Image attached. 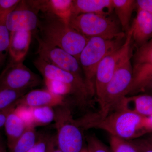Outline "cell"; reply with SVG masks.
<instances>
[{
    "instance_id": "cell-14",
    "label": "cell",
    "mask_w": 152,
    "mask_h": 152,
    "mask_svg": "<svg viewBox=\"0 0 152 152\" xmlns=\"http://www.w3.org/2000/svg\"><path fill=\"white\" fill-rule=\"evenodd\" d=\"M65 97L55 94L47 89L33 90L20 98L17 105L34 108L50 107L54 108L65 105Z\"/></svg>"
},
{
    "instance_id": "cell-3",
    "label": "cell",
    "mask_w": 152,
    "mask_h": 152,
    "mask_svg": "<svg viewBox=\"0 0 152 152\" xmlns=\"http://www.w3.org/2000/svg\"><path fill=\"white\" fill-rule=\"evenodd\" d=\"M131 47L124 54L117 66L105 93L99 104L100 116L104 117L113 111L120 101L126 96L132 80Z\"/></svg>"
},
{
    "instance_id": "cell-36",
    "label": "cell",
    "mask_w": 152,
    "mask_h": 152,
    "mask_svg": "<svg viewBox=\"0 0 152 152\" xmlns=\"http://www.w3.org/2000/svg\"><path fill=\"white\" fill-rule=\"evenodd\" d=\"M56 144V139H55L53 143V145H52L51 148L50 150V152H62L58 148H55V145Z\"/></svg>"
},
{
    "instance_id": "cell-21",
    "label": "cell",
    "mask_w": 152,
    "mask_h": 152,
    "mask_svg": "<svg viewBox=\"0 0 152 152\" xmlns=\"http://www.w3.org/2000/svg\"><path fill=\"white\" fill-rule=\"evenodd\" d=\"M38 137L35 127L27 128L8 152H27L34 145Z\"/></svg>"
},
{
    "instance_id": "cell-29",
    "label": "cell",
    "mask_w": 152,
    "mask_h": 152,
    "mask_svg": "<svg viewBox=\"0 0 152 152\" xmlns=\"http://www.w3.org/2000/svg\"><path fill=\"white\" fill-rule=\"evenodd\" d=\"M88 152H112L95 135L88 136L87 137Z\"/></svg>"
},
{
    "instance_id": "cell-6",
    "label": "cell",
    "mask_w": 152,
    "mask_h": 152,
    "mask_svg": "<svg viewBox=\"0 0 152 152\" xmlns=\"http://www.w3.org/2000/svg\"><path fill=\"white\" fill-rule=\"evenodd\" d=\"M57 148L62 152H80L84 148L82 129L65 105L54 108Z\"/></svg>"
},
{
    "instance_id": "cell-35",
    "label": "cell",
    "mask_w": 152,
    "mask_h": 152,
    "mask_svg": "<svg viewBox=\"0 0 152 152\" xmlns=\"http://www.w3.org/2000/svg\"><path fill=\"white\" fill-rule=\"evenodd\" d=\"M147 126L150 133L152 132V115L147 117Z\"/></svg>"
},
{
    "instance_id": "cell-25",
    "label": "cell",
    "mask_w": 152,
    "mask_h": 152,
    "mask_svg": "<svg viewBox=\"0 0 152 152\" xmlns=\"http://www.w3.org/2000/svg\"><path fill=\"white\" fill-rule=\"evenodd\" d=\"M46 89L58 96L65 97L66 95H73L72 87L70 85L54 80L44 78Z\"/></svg>"
},
{
    "instance_id": "cell-28",
    "label": "cell",
    "mask_w": 152,
    "mask_h": 152,
    "mask_svg": "<svg viewBox=\"0 0 152 152\" xmlns=\"http://www.w3.org/2000/svg\"><path fill=\"white\" fill-rule=\"evenodd\" d=\"M14 110L19 118L24 123L27 128L35 127L34 125L32 108L25 106L17 105Z\"/></svg>"
},
{
    "instance_id": "cell-13",
    "label": "cell",
    "mask_w": 152,
    "mask_h": 152,
    "mask_svg": "<svg viewBox=\"0 0 152 152\" xmlns=\"http://www.w3.org/2000/svg\"><path fill=\"white\" fill-rule=\"evenodd\" d=\"M28 3L39 13L56 17L69 24L73 15L72 0H35Z\"/></svg>"
},
{
    "instance_id": "cell-4",
    "label": "cell",
    "mask_w": 152,
    "mask_h": 152,
    "mask_svg": "<svg viewBox=\"0 0 152 152\" xmlns=\"http://www.w3.org/2000/svg\"><path fill=\"white\" fill-rule=\"evenodd\" d=\"M122 40L91 38L81 53L79 62L91 96L95 94V79L99 64L106 56L122 45L124 42H121Z\"/></svg>"
},
{
    "instance_id": "cell-39",
    "label": "cell",
    "mask_w": 152,
    "mask_h": 152,
    "mask_svg": "<svg viewBox=\"0 0 152 152\" xmlns=\"http://www.w3.org/2000/svg\"><path fill=\"white\" fill-rule=\"evenodd\" d=\"M80 152H88L86 148H84Z\"/></svg>"
},
{
    "instance_id": "cell-37",
    "label": "cell",
    "mask_w": 152,
    "mask_h": 152,
    "mask_svg": "<svg viewBox=\"0 0 152 152\" xmlns=\"http://www.w3.org/2000/svg\"><path fill=\"white\" fill-rule=\"evenodd\" d=\"M150 133H151V134H150L145 139L146 140L148 141V142L152 146V132Z\"/></svg>"
},
{
    "instance_id": "cell-24",
    "label": "cell",
    "mask_w": 152,
    "mask_h": 152,
    "mask_svg": "<svg viewBox=\"0 0 152 152\" xmlns=\"http://www.w3.org/2000/svg\"><path fill=\"white\" fill-rule=\"evenodd\" d=\"M34 125L37 126H45L50 124L55 120L54 109L50 107L32 108Z\"/></svg>"
},
{
    "instance_id": "cell-1",
    "label": "cell",
    "mask_w": 152,
    "mask_h": 152,
    "mask_svg": "<svg viewBox=\"0 0 152 152\" xmlns=\"http://www.w3.org/2000/svg\"><path fill=\"white\" fill-rule=\"evenodd\" d=\"M147 117L127 111L116 110L104 117L97 113L86 114L75 119L81 129H100L111 136L127 140H135L150 133L147 126Z\"/></svg>"
},
{
    "instance_id": "cell-16",
    "label": "cell",
    "mask_w": 152,
    "mask_h": 152,
    "mask_svg": "<svg viewBox=\"0 0 152 152\" xmlns=\"http://www.w3.org/2000/svg\"><path fill=\"white\" fill-rule=\"evenodd\" d=\"M116 110L133 112L142 116L149 117L152 115V96L143 94L126 96L120 101L114 111Z\"/></svg>"
},
{
    "instance_id": "cell-11",
    "label": "cell",
    "mask_w": 152,
    "mask_h": 152,
    "mask_svg": "<svg viewBox=\"0 0 152 152\" xmlns=\"http://www.w3.org/2000/svg\"><path fill=\"white\" fill-rule=\"evenodd\" d=\"M36 38L38 44L37 52L38 57L49 64L73 74L85 82L78 60L62 49L45 42L37 36Z\"/></svg>"
},
{
    "instance_id": "cell-5",
    "label": "cell",
    "mask_w": 152,
    "mask_h": 152,
    "mask_svg": "<svg viewBox=\"0 0 152 152\" xmlns=\"http://www.w3.org/2000/svg\"><path fill=\"white\" fill-rule=\"evenodd\" d=\"M69 24L88 39L99 37L114 39H123L125 37L118 23L108 15L80 14L72 17Z\"/></svg>"
},
{
    "instance_id": "cell-7",
    "label": "cell",
    "mask_w": 152,
    "mask_h": 152,
    "mask_svg": "<svg viewBox=\"0 0 152 152\" xmlns=\"http://www.w3.org/2000/svg\"><path fill=\"white\" fill-rule=\"evenodd\" d=\"M133 76L126 96L145 91L152 80V38L139 47L133 56Z\"/></svg>"
},
{
    "instance_id": "cell-2",
    "label": "cell",
    "mask_w": 152,
    "mask_h": 152,
    "mask_svg": "<svg viewBox=\"0 0 152 152\" xmlns=\"http://www.w3.org/2000/svg\"><path fill=\"white\" fill-rule=\"evenodd\" d=\"M38 29L45 42L62 49L78 60L89 39L73 28L69 24L56 17L43 14Z\"/></svg>"
},
{
    "instance_id": "cell-26",
    "label": "cell",
    "mask_w": 152,
    "mask_h": 152,
    "mask_svg": "<svg viewBox=\"0 0 152 152\" xmlns=\"http://www.w3.org/2000/svg\"><path fill=\"white\" fill-rule=\"evenodd\" d=\"M110 142L112 152H138L130 141L111 136Z\"/></svg>"
},
{
    "instance_id": "cell-20",
    "label": "cell",
    "mask_w": 152,
    "mask_h": 152,
    "mask_svg": "<svg viewBox=\"0 0 152 152\" xmlns=\"http://www.w3.org/2000/svg\"><path fill=\"white\" fill-rule=\"evenodd\" d=\"M114 10L116 14L122 30L127 33L129 30L132 14L136 7L134 0H113Z\"/></svg>"
},
{
    "instance_id": "cell-32",
    "label": "cell",
    "mask_w": 152,
    "mask_h": 152,
    "mask_svg": "<svg viewBox=\"0 0 152 152\" xmlns=\"http://www.w3.org/2000/svg\"><path fill=\"white\" fill-rule=\"evenodd\" d=\"M136 7L152 14V0L136 1Z\"/></svg>"
},
{
    "instance_id": "cell-23",
    "label": "cell",
    "mask_w": 152,
    "mask_h": 152,
    "mask_svg": "<svg viewBox=\"0 0 152 152\" xmlns=\"http://www.w3.org/2000/svg\"><path fill=\"white\" fill-rule=\"evenodd\" d=\"M8 14L0 15V68L4 64L9 53L10 32L6 24V17Z\"/></svg>"
},
{
    "instance_id": "cell-38",
    "label": "cell",
    "mask_w": 152,
    "mask_h": 152,
    "mask_svg": "<svg viewBox=\"0 0 152 152\" xmlns=\"http://www.w3.org/2000/svg\"><path fill=\"white\" fill-rule=\"evenodd\" d=\"M147 90H148V91H151L152 92V80L150 82L149 84L148 85L145 91H146Z\"/></svg>"
},
{
    "instance_id": "cell-30",
    "label": "cell",
    "mask_w": 152,
    "mask_h": 152,
    "mask_svg": "<svg viewBox=\"0 0 152 152\" xmlns=\"http://www.w3.org/2000/svg\"><path fill=\"white\" fill-rule=\"evenodd\" d=\"M20 1V0H0V15L10 12Z\"/></svg>"
},
{
    "instance_id": "cell-19",
    "label": "cell",
    "mask_w": 152,
    "mask_h": 152,
    "mask_svg": "<svg viewBox=\"0 0 152 152\" xmlns=\"http://www.w3.org/2000/svg\"><path fill=\"white\" fill-rule=\"evenodd\" d=\"M15 108L9 113L4 126L7 136V145L9 150L12 147L27 128L16 113Z\"/></svg>"
},
{
    "instance_id": "cell-12",
    "label": "cell",
    "mask_w": 152,
    "mask_h": 152,
    "mask_svg": "<svg viewBox=\"0 0 152 152\" xmlns=\"http://www.w3.org/2000/svg\"><path fill=\"white\" fill-rule=\"evenodd\" d=\"M39 14L28 1H20L15 9L7 15L6 26L10 32L23 31L32 33L38 29Z\"/></svg>"
},
{
    "instance_id": "cell-22",
    "label": "cell",
    "mask_w": 152,
    "mask_h": 152,
    "mask_svg": "<svg viewBox=\"0 0 152 152\" xmlns=\"http://www.w3.org/2000/svg\"><path fill=\"white\" fill-rule=\"evenodd\" d=\"M28 92L27 90L15 91L0 89V111L16 107L20 98Z\"/></svg>"
},
{
    "instance_id": "cell-15",
    "label": "cell",
    "mask_w": 152,
    "mask_h": 152,
    "mask_svg": "<svg viewBox=\"0 0 152 152\" xmlns=\"http://www.w3.org/2000/svg\"><path fill=\"white\" fill-rule=\"evenodd\" d=\"M132 41L138 48L152 38V14L137 9V15L130 27Z\"/></svg>"
},
{
    "instance_id": "cell-31",
    "label": "cell",
    "mask_w": 152,
    "mask_h": 152,
    "mask_svg": "<svg viewBox=\"0 0 152 152\" xmlns=\"http://www.w3.org/2000/svg\"><path fill=\"white\" fill-rule=\"evenodd\" d=\"M130 141L138 152H152V146L145 139H136Z\"/></svg>"
},
{
    "instance_id": "cell-27",
    "label": "cell",
    "mask_w": 152,
    "mask_h": 152,
    "mask_svg": "<svg viewBox=\"0 0 152 152\" xmlns=\"http://www.w3.org/2000/svg\"><path fill=\"white\" fill-rule=\"evenodd\" d=\"M55 139L47 134H38L36 144L27 152H49Z\"/></svg>"
},
{
    "instance_id": "cell-33",
    "label": "cell",
    "mask_w": 152,
    "mask_h": 152,
    "mask_svg": "<svg viewBox=\"0 0 152 152\" xmlns=\"http://www.w3.org/2000/svg\"><path fill=\"white\" fill-rule=\"evenodd\" d=\"M15 107L8 109L6 110L0 111V129L4 127L8 115Z\"/></svg>"
},
{
    "instance_id": "cell-9",
    "label": "cell",
    "mask_w": 152,
    "mask_h": 152,
    "mask_svg": "<svg viewBox=\"0 0 152 152\" xmlns=\"http://www.w3.org/2000/svg\"><path fill=\"white\" fill-rule=\"evenodd\" d=\"M23 62L11 59L0 75V89L29 91L41 84L40 76L33 72Z\"/></svg>"
},
{
    "instance_id": "cell-18",
    "label": "cell",
    "mask_w": 152,
    "mask_h": 152,
    "mask_svg": "<svg viewBox=\"0 0 152 152\" xmlns=\"http://www.w3.org/2000/svg\"><path fill=\"white\" fill-rule=\"evenodd\" d=\"M32 33L28 31L10 32L9 54L11 60L23 61L29 49Z\"/></svg>"
},
{
    "instance_id": "cell-10",
    "label": "cell",
    "mask_w": 152,
    "mask_h": 152,
    "mask_svg": "<svg viewBox=\"0 0 152 152\" xmlns=\"http://www.w3.org/2000/svg\"><path fill=\"white\" fill-rule=\"evenodd\" d=\"M132 42V34L129 30L122 45L106 56L99 64L95 85V94L99 103L103 98L107 86L113 77L120 60L131 47Z\"/></svg>"
},
{
    "instance_id": "cell-17",
    "label": "cell",
    "mask_w": 152,
    "mask_h": 152,
    "mask_svg": "<svg viewBox=\"0 0 152 152\" xmlns=\"http://www.w3.org/2000/svg\"><path fill=\"white\" fill-rule=\"evenodd\" d=\"M73 4L72 17L83 14L109 15L114 10L113 0H73Z\"/></svg>"
},
{
    "instance_id": "cell-34",
    "label": "cell",
    "mask_w": 152,
    "mask_h": 152,
    "mask_svg": "<svg viewBox=\"0 0 152 152\" xmlns=\"http://www.w3.org/2000/svg\"><path fill=\"white\" fill-rule=\"evenodd\" d=\"M0 152H7L6 144L1 134H0Z\"/></svg>"
},
{
    "instance_id": "cell-8",
    "label": "cell",
    "mask_w": 152,
    "mask_h": 152,
    "mask_svg": "<svg viewBox=\"0 0 152 152\" xmlns=\"http://www.w3.org/2000/svg\"><path fill=\"white\" fill-rule=\"evenodd\" d=\"M33 64L44 78L58 81L72 86L74 97L80 105H86L89 98L92 96L86 83L73 74L46 62L39 57Z\"/></svg>"
}]
</instances>
